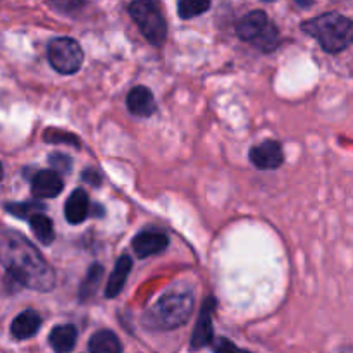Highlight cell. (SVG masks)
I'll use <instances>...</instances> for the list:
<instances>
[{
    "label": "cell",
    "instance_id": "10",
    "mask_svg": "<svg viewBox=\"0 0 353 353\" xmlns=\"http://www.w3.org/2000/svg\"><path fill=\"white\" fill-rule=\"evenodd\" d=\"M216 307L214 299H209L202 307V312H200L199 321H196V326L193 330L192 336V348L193 350H199V348L205 347L210 341L214 340V331H212V310Z\"/></svg>",
    "mask_w": 353,
    "mask_h": 353
},
{
    "label": "cell",
    "instance_id": "16",
    "mask_svg": "<svg viewBox=\"0 0 353 353\" xmlns=\"http://www.w3.org/2000/svg\"><path fill=\"white\" fill-rule=\"evenodd\" d=\"M88 353H123V345L112 331L102 330L90 338Z\"/></svg>",
    "mask_w": 353,
    "mask_h": 353
},
{
    "label": "cell",
    "instance_id": "23",
    "mask_svg": "<svg viewBox=\"0 0 353 353\" xmlns=\"http://www.w3.org/2000/svg\"><path fill=\"white\" fill-rule=\"evenodd\" d=\"M210 343H212L214 353H252L247 350H241V348H238L233 341L226 340V338H216V340H212Z\"/></svg>",
    "mask_w": 353,
    "mask_h": 353
},
{
    "label": "cell",
    "instance_id": "21",
    "mask_svg": "<svg viewBox=\"0 0 353 353\" xmlns=\"http://www.w3.org/2000/svg\"><path fill=\"white\" fill-rule=\"evenodd\" d=\"M43 138H45V141H48V143H65V145H72V147H76V148L81 145V141H79L74 134L68 133V131L54 130V128H50V130L45 131Z\"/></svg>",
    "mask_w": 353,
    "mask_h": 353
},
{
    "label": "cell",
    "instance_id": "26",
    "mask_svg": "<svg viewBox=\"0 0 353 353\" xmlns=\"http://www.w3.org/2000/svg\"><path fill=\"white\" fill-rule=\"evenodd\" d=\"M295 2H296V6H300V7H303V9H307V7L312 6L314 0H295Z\"/></svg>",
    "mask_w": 353,
    "mask_h": 353
},
{
    "label": "cell",
    "instance_id": "17",
    "mask_svg": "<svg viewBox=\"0 0 353 353\" xmlns=\"http://www.w3.org/2000/svg\"><path fill=\"white\" fill-rule=\"evenodd\" d=\"M28 223H30L31 231L34 233L37 240L41 245H52L55 240V231H54V223L48 219L45 214L34 212L28 217Z\"/></svg>",
    "mask_w": 353,
    "mask_h": 353
},
{
    "label": "cell",
    "instance_id": "6",
    "mask_svg": "<svg viewBox=\"0 0 353 353\" xmlns=\"http://www.w3.org/2000/svg\"><path fill=\"white\" fill-rule=\"evenodd\" d=\"M83 50L72 38L59 37L48 43V61L61 74H74L83 64Z\"/></svg>",
    "mask_w": 353,
    "mask_h": 353
},
{
    "label": "cell",
    "instance_id": "3",
    "mask_svg": "<svg viewBox=\"0 0 353 353\" xmlns=\"http://www.w3.org/2000/svg\"><path fill=\"white\" fill-rule=\"evenodd\" d=\"M302 30L319 41L321 47L330 54L345 50L352 43L353 24L347 16L338 12H327L319 17L305 21Z\"/></svg>",
    "mask_w": 353,
    "mask_h": 353
},
{
    "label": "cell",
    "instance_id": "4",
    "mask_svg": "<svg viewBox=\"0 0 353 353\" xmlns=\"http://www.w3.org/2000/svg\"><path fill=\"white\" fill-rule=\"evenodd\" d=\"M238 37L250 41L264 52H272L279 43L278 28L269 21L264 10H252L236 24Z\"/></svg>",
    "mask_w": 353,
    "mask_h": 353
},
{
    "label": "cell",
    "instance_id": "24",
    "mask_svg": "<svg viewBox=\"0 0 353 353\" xmlns=\"http://www.w3.org/2000/svg\"><path fill=\"white\" fill-rule=\"evenodd\" d=\"M48 161H50V164L54 165L55 171L68 172L69 169H71V159H69L68 155H64V154H59V152L52 154L50 157H48Z\"/></svg>",
    "mask_w": 353,
    "mask_h": 353
},
{
    "label": "cell",
    "instance_id": "9",
    "mask_svg": "<svg viewBox=\"0 0 353 353\" xmlns=\"http://www.w3.org/2000/svg\"><path fill=\"white\" fill-rule=\"evenodd\" d=\"M62 188H64L62 178L57 171H50V169L37 172L31 179V190L37 199H54L61 195Z\"/></svg>",
    "mask_w": 353,
    "mask_h": 353
},
{
    "label": "cell",
    "instance_id": "25",
    "mask_svg": "<svg viewBox=\"0 0 353 353\" xmlns=\"http://www.w3.org/2000/svg\"><path fill=\"white\" fill-rule=\"evenodd\" d=\"M83 179H85L86 183H90V185H93V186H99L100 185V181H102V179H100V176H99V172H95V171H85L83 172Z\"/></svg>",
    "mask_w": 353,
    "mask_h": 353
},
{
    "label": "cell",
    "instance_id": "27",
    "mask_svg": "<svg viewBox=\"0 0 353 353\" xmlns=\"http://www.w3.org/2000/svg\"><path fill=\"white\" fill-rule=\"evenodd\" d=\"M3 178V169H2V164H0V179Z\"/></svg>",
    "mask_w": 353,
    "mask_h": 353
},
{
    "label": "cell",
    "instance_id": "22",
    "mask_svg": "<svg viewBox=\"0 0 353 353\" xmlns=\"http://www.w3.org/2000/svg\"><path fill=\"white\" fill-rule=\"evenodd\" d=\"M48 3H50L57 12L72 16V14H78L79 10L83 9L85 0H48Z\"/></svg>",
    "mask_w": 353,
    "mask_h": 353
},
{
    "label": "cell",
    "instance_id": "5",
    "mask_svg": "<svg viewBox=\"0 0 353 353\" xmlns=\"http://www.w3.org/2000/svg\"><path fill=\"white\" fill-rule=\"evenodd\" d=\"M130 16L152 45L164 43L168 37V23L155 0H134L130 3Z\"/></svg>",
    "mask_w": 353,
    "mask_h": 353
},
{
    "label": "cell",
    "instance_id": "15",
    "mask_svg": "<svg viewBox=\"0 0 353 353\" xmlns=\"http://www.w3.org/2000/svg\"><path fill=\"white\" fill-rule=\"evenodd\" d=\"M76 338H78L76 327L72 324H64V326H57L52 330L48 343L52 345L55 353H71L76 345Z\"/></svg>",
    "mask_w": 353,
    "mask_h": 353
},
{
    "label": "cell",
    "instance_id": "19",
    "mask_svg": "<svg viewBox=\"0 0 353 353\" xmlns=\"http://www.w3.org/2000/svg\"><path fill=\"white\" fill-rule=\"evenodd\" d=\"M210 7V0H179L178 14L181 19H192L207 12Z\"/></svg>",
    "mask_w": 353,
    "mask_h": 353
},
{
    "label": "cell",
    "instance_id": "20",
    "mask_svg": "<svg viewBox=\"0 0 353 353\" xmlns=\"http://www.w3.org/2000/svg\"><path fill=\"white\" fill-rule=\"evenodd\" d=\"M12 216H16L17 219H26L34 212H43L45 205L40 202H26V203H9L6 207Z\"/></svg>",
    "mask_w": 353,
    "mask_h": 353
},
{
    "label": "cell",
    "instance_id": "2",
    "mask_svg": "<svg viewBox=\"0 0 353 353\" xmlns=\"http://www.w3.org/2000/svg\"><path fill=\"white\" fill-rule=\"evenodd\" d=\"M195 300L190 292H169L145 316V324L152 330L172 331L185 326L193 314Z\"/></svg>",
    "mask_w": 353,
    "mask_h": 353
},
{
    "label": "cell",
    "instance_id": "7",
    "mask_svg": "<svg viewBox=\"0 0 353 353\" xmlns=\"http://www.w3.org/2000/svg\"><path fill=\"white\" fill-rule=\"evenodd\" d=\"M250 162L257 169H264V171L278 169L285 162L281 145L274 140H265L262 143L255 145L250 150Z\"/></svg>",
    "mask_w": 353,
    "mask_h": 353
},
{
    "label": "cell",
    "instance_id": "12",
    "mask_svg": "<svg viewBox=\"0 0 353 353\" xmlns=\"http://www.w3.org/2000/svg\"><path fill=\"white\" fill-rule=\"evenodd\" d=\"M41 317L34 310H24L12 321L10 333L16 340H30L40 331Z\"/></svg>",
    "mask_w": 353,
    "mask_h": 353
},
{
    "label": "cell",
    "instance_id": "18",
    "mask_svg": "<svg viewBox=\"0 0 353 353\" xmlns=\"http://www.w3.org/2000/svg\"><path fill=\"white\" fill-rule=\"evenodd\" d=\"M102 274H103V269L100 264H93L92 268H90L88 274H86V279L83 281L81 288H79V299H81L83 302H85L86 299H90V296L97 292V286H99L100 281H102Z\"/></svg>",
    "mask_w": 353,
    "mask_h": 353
},
{
    "label": "cell",
    "instance_id": "14",
    "mask_svg": "<svg viewBox=\"0 0 353 353\" xmlns=\"http://www.w3.org/2000/svg\"><path fill=\"white\" fill-rule=\"evenodd\" d=\"M131 268H133V262L128 255H123L119 261L114 265V271L110 272V278L107 281L105 286V296L107 299H116L124 288V283H126L128 276H130Z\"/></svg>",
    "mask_w": 353,
    "mask_h": 353
},
{
    "label": "cell",
    "instance_id": "8",
    "mask_svg": "<svg viewBox=\"0 0 353 353\" xmlns=\"http://www.w3.org/2000/svg\"><path fill=\"white\" fill-rule=\"evenodd\" d=\"M131 245L138 259H147L164 252L169 245V238L161 231H141L133 238Z\"/></svg>",
    "mask_w": 353,
    "mask_h": 353
},
{
    "label": "cell",
    "instance_id": "11",
    "mask_svg": "<svg viewBox=\"0 0 353 353\" xmlns=\"http://www.w3.org/2000/svg\"><path fill=\"white\" fill-rule=\"evenodd\" d=\"M128 109L133 116L148 117L155 112L157 105H155L154 95L147 86H134L128 93Z\"/></svg>",
    "mask_w": 353,
    "mask_h": 353
},
{
    "label": "cell",
    "instance_id": "1",
    "mask_svg": "<svg viewBox=\"0 0 353 353\" xmlns=\"http://www.w3.org/2000/svg\"><path fill=\"white\" fill-rule=\"evenodd\" d=\"M0 264L21 286L47 293L54 290L55 274L40 252L16 231H0Z\"/></svg>",
    "mask_w": 353,
    "mask_h": 353
},
{
    "label": "cell",
    "instance_id": "28",
    "mask_svg": "<svg viewBox=\"0 0 353 353\" xmlns=\"http://www.w3.org/2000/svg\"><path fill=\"white\" fill-rule=\"evenodd\" d=\"M264 2H274V0H264Z\"/></svg>",
    "mask_w": 353,
    "mask_h": 353
},
{
    "label": "cell",
    "instance_id": "13",
    "mask_svg": "<svg viewBox=\"0 0 353 353\" xmlns=\"http://www.w3.org/2000/svg\"><path fill=\"white\" fill-rule=\"evenodd\" d=\"M90 199L85 190H74L65 202V219L71 224H79L88 217Z\"/></svg>",
    "mask_w": 353,
    "mask_h": 353
}]
</instances>
